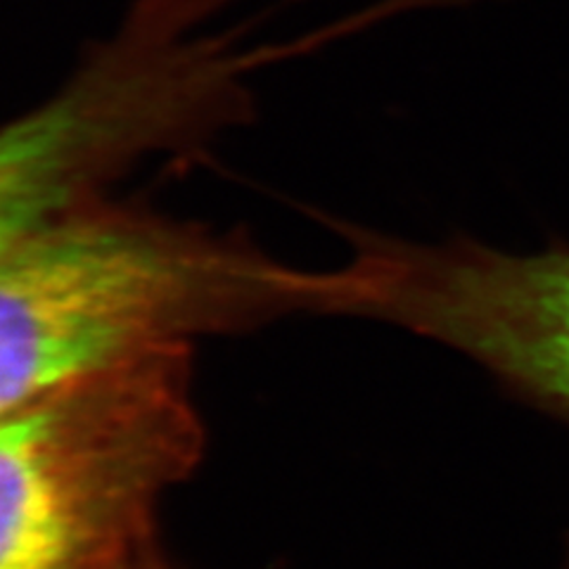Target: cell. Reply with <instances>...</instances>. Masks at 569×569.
<instances>
[{"label": "cell", "instance_id": "277c9868", "mask_svg": "<svg viewBox=\"0 0 569 569\" xmlns=\"http://www.w3.org/2000/svg\"><path fill=\"white\" fill-rule=\"evenodd\" d=\"M133 569H169L162 560H159V556L154 553V548L150 550V553L146 556V558H142Z\"/></svg>", "mask_w": 569, "mask_h": 569}, {"label": "cell", "instance_id": "7a4b0ae2", "mask_svg": "<svg viewBox=\"0 0 569 569\" xmlns=\"http://www.w3.org/2000/svg\"><path fill=\"white\" fill-rule=\"evenodd\" d=\"M190 347L67 382L0 416V569H133L202 453Z\"/></svg>", "mask_w": 569, "mask_h": 569}, {"label": "cell", "instance_id": "3957f363", "mask_svg": "<svg viewBox=\"0 0 569 569\" xmlns=\"http://www.w3.org/2000/svg\"><path fill=\"white\" fill-rule=\"evenodd\" d=\"M316 271L318 313L378 320L449 347L510 397L569 422V240L508 252L468 233L413 242L347 226Z\"/></svg>", "mask_w": 569, "mask_h": 569}, {"label": "cell", "instance_id": "5b68a950", "mask_svg": "<svg viewBox=\"0 0 569 569\" xmlns=\"http://www.w3.org/2000/svg\"><path fill=\"white\" fill-rule=\"evenodd\" d=\"M565 569H569V560H567V565H565Z\"/></svg>", "mask_w": 569, "mask_h": 569}, {"label": "cell", "instance_id": "6da1fadb", "mask_svg": "<svg viewBox=\"0 0 569 569\" xmlns=\"http://www.w3.org/2000/svg\"><path fill=\"white\" fill-rule=\"evenodd\" d=\"M305 313V269L242 238L91 204L0 257V416L198 335Z\"/></svg>", "mask_w": 569, "mask_h": 569}]
</instances>
